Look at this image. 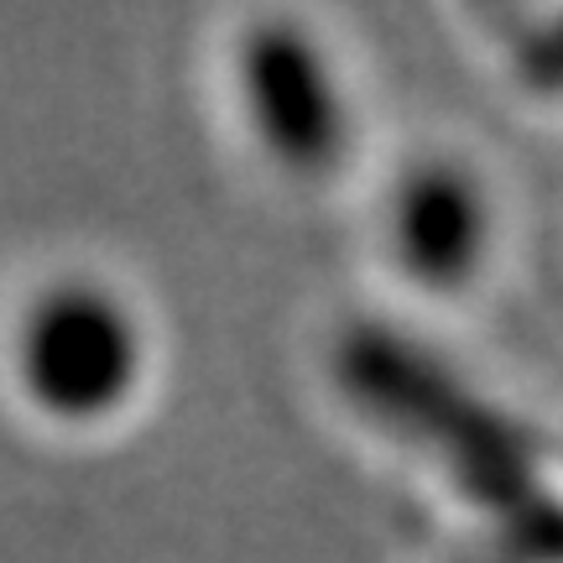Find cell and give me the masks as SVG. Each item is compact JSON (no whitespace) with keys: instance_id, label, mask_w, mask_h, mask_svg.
I'll return each instance as SVG.
<instances>
[{"instance_id":"cell-1","label":"cell","mask_w":563,"mask_h":563,"mask_svg":"<svg viewBox=\"0 0 563 563\" xmlns=\"http://www.w3.org/2000/svg\"><path fill=\"white\" fill-rule=\"evenodd\" d=\"M11 386L42 422L104 428L141 397L152 340L136 302L100 277H53L16 308Z\"/></svg>"},{"instance_id":"cell-2","label":"cell","mask_w":563,"mask_h":563,"mask_svg":"<svg viewBox=\"0 0 563 563\" xmlns=\"http://www.w3.org/2000/svg\"><path fill=\"white\" fill-rule=\"evenodd\" d=\"M235 100L245 131L282 173L319 178L344 157L350 110L329 53L292 21H262L235 53Z\"/></svg>"},{"instance_id":"cell-3","label":"cell","mask_w":563,"mask_h":563,"mask_svg":"<svg viewBox=\"0 0 563 563\" xmlns=\"http://www.w3.org/2000/svg\"><path fill=\"white\" fill-rule=\"evenodd\" d=\"M382 241L412 287L464 292L496 251V199L470 162L422 157L386 194Z\"/></svg>"}]
</instances>
